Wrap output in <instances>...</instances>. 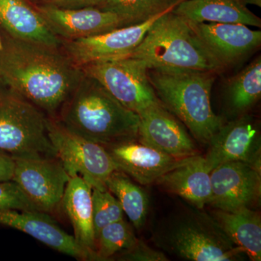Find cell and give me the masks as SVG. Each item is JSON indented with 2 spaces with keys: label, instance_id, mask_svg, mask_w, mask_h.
I'll list each match as a JSON object with an SVG mask.
<instances>
[{
  "label": "cell",
  "instance_id": "obj_31",
  "mask_svg": "<svg viewBox=\"0 0 261 261\" xmlns=\"http://www.w3.org/2000/svg\"><path fill=\"white\" fill-rule=\"evenodd\" d=\"M14 166L13 158L0 152V182L12 181Z\"/></svg>",
  "mask_w": 261,
  "mask_h": 261
},
{
  "label": "cell",
  "instance_id": "obj_13",
  "mask_svg": "<svg viewBox=\"0 0 261 261\" xmlns=\"http://www.w3.org/2000/svg\"><path fill=\"white\" fill-rule=\"evenodd\" d=\"M138 116L137 140L140 143L176 159L199 154L185 126L161 102L146 108Z\"/></svg>",
  "mask_w": 261,
  "mask_h": 261
},
{
  "label": "cell",
  "instance_id": "obj_33",
  "mask_svg": "<svg viewBox=\"0 0 261 261\" xmlns=\"http://www.w3.org/2000/svg\"><path fill=\"white\" fill-rule=\"evenodd\" d=\"M3 48V42H2L1 39H0V50Z\"/></svg>",
  "mask_w": 261,
  "mask_h": 261
},
{
  "label": "cell",
  "instance_id": "obj_28",
  "mask_svg": "<svg viewBox=\"0 0 261 261\" xmlns=\"http://www.w3.org/2000/svg\"><path fill=\"white\" fill-rule=\"evenodd\" d=\"M9 210L39 211L14 181L0 182V211Z\"/></svg>",
  "mask_w": 261,
  "mask_h": 261
},
{
  "label": "cell",
  "instance_id": "obj_14",
  "mask_svg": "<svg viewBox=\"0 0 261 261\" xmlns=\"http://www.w3.org/2000/svg\"><path fill=\"white\" fill-rule=\"evenodd\" d=\"M192 24L201 41L224 70L242 64L260 47V31L252 30L244 24Z\"/></svg>",
  "mask_w": 261,
  "mask_h": 261
},
{
  "label": "cell",
  "instance_id": "obj_25",
  "mask_svg": "<svg viewBox=\"0 0 261 261\" xmlns=\"http://www.w3.org/2000/svg\"><path fill=\"white\" fill-rule=\"evenodd\" d=\"M185 0H108L99 9L118 15L123 27L137 25L173 10Z\"/></svg>",
  "mask_w": 261,
  "mask_h": 261
},
{
  "label": "cell",
  "instance_id": "obj_1",
  "mask_svg": "<svg viewBox=\"0 0 261 261\" xmlns=\"http://www.w3.org/2000/svg\"><path fill=\"white\" fill-rule=\"evenodd\" d=\"M84 74L61 49L10 39L0 50V80L56 118Z\"/></svg>",
  "mask_w": 261,
  "mask_h": 261
},
{
  "label": "cell",
  "instance_id": "obj_29",
  "mask_svg": "<svg viewBox=\"0 0 261 261\" xmlns=\"http://www.w3.org/2000/svg\"><path fill=\"white\" fill-rule=\"evenodd\" d=\"M118 260L125 261H168L163 252L154 250L142 240H138L134 246L115 255Z\"/></svg>",
  "mask_w": 261,
  "mask_h": 261
},
{
  "label": "cell",
  "instance_id": "obj_21",
  "mask_svg": "<svg viewBox=\"0 0 261 261\" xmlns=\"http://www.w3.org/2000/svg\"><path fill=\"white\" fill-rule=\"evenodd\" d=\"M173 11L196 23H240L261 27L260 18L240 0H185Z\"/></svg>",
  "mask_w": 261,
  "mask_h": 261
},
{
  "label": "cell",
  "instance_id": "obj_22",
  "mask_svg": "<svg viewBox=\"0 0 261 261\" xmlns=\"http://www.w3.org/2000/svg\"><path fill=\"white\" fill-rule=\"evenodd\" d=\"M211 216L228 238L252 261L261 260V219L250 207L234 211L215 209Z\"/></svg>",
  "mask_w": 261,
  "mask_h": 261
},
{
  "label": "cell",
  "instance_id": "obj_24",
  "mask_svg": "<svg viewBox=\"0 0 261 261\" xmlns=\"http://www.w3.org/2000/svg\"><path fill=\"white\" fill-rule=\"evenodd\" d=\"M106 188L116 197L132 224L140 229L148 212V198L145 191L122 171H115L106 183Z\"/></svg>",
  "mask_w": 261,
  "mask_h": 261
},
{
  "label": "cell",
  "instance_id": "obj_23",
  "mask_svg": "<svg viewBox=\"0 0 261 261\" xmlns=\"http://www.w3.org/2000/svg\"><path fill=\"white\" fill-rule=\"evenodd\" d=\"M260 96L261 58L258 56L226 82L224 102L228 114L235 118L247 114Z\"/></svg>",
  "mask_w": 261,
  "mask_h": 261
},
{
  "label": "cell",
  "instance_id": "obj_20",
  "mask_svg": "<svg viewBox=\"0 0 261 261\" xmlns=\"http://www.w3.org/2000/svg\"><path fill=\"white\" fill-rule=\"evenodd\" d=\"M61 206L73 226L75 240L96 253L92 186L80 176H72L65 188Z\"/></svg>",
  "mask_w": 261,
  "mask_h": 261
},
{
  "label": "cell",
  "instance_id": "obj_19",
  "mask_svg": "<svg viewBox=\"0 0 261 261\" xmlns=\"http://www.w3.org/2000/svg\"><path fill=\"white\" fill-rule=\"evenodd\" d=\"M166 191L179 196L196 208L203 209L211 197V172L200 154L185 158L156 181Z\"/></svg>",
  "mask_w": 261,
  "mask_h": 261
},
{
  "label": "cell",
  "instance_id": "obj_18",
  "mask_svg": "<svg viewBox=\"0 0 261 261\" xmlns=\"http://www.w3.org/2000/svg\"><path fill=\"white\" fill-rule=\"evenodd\" d=\"M0 27L15 40L56 49L63 45L37 8L25 0H0Z\"/></svg>",
  "mask_w": 261,
  "mask_h": 261
},
{
  "label": "cell",
  "instance_id": "obj_12",
  "mask_svg": "<svg viewBox=\"0 0 261 261\" xmlns=\"http://www.w3.org/2000/svg\"><path fill=\"white\" fill-rule=\"evenodd\" d=\"M211 197L208 205L234 211L258 204L261 172L247 163L231 161L219 165L211 172Z\"/></svg>",
  "mask_w": 261,
  "mask_h": 261
},
{
  "label": "cell",
  "instance_id": "obj_30",
  "mask_svg": "<svg viewBox=\"0 0 261 261\" xmlns=\"http://www.w3.org/2000/svg\"><path fill=\"white\" fill-rule=\"evenodd\" d=\"M108 0H42L43 4L66 9L85 8H99Z\"/></svg>",
  "mask_w": 261,
  "mask_h": 261
},
{
  "label": "cell",
  "instance_id": "obj_3",
  "mask_svg": "<svg viewBox=\"0 0 261 261\" xmlns=\"http://www.w3.org/2000/svg\"><path fill=\"white\" fill-rule=\"evenodd\" d=\"M217 74L194 70H147L149 82L161 104L203 144L208 143L223 124L211 103V90Z\"/></svg>",
  "mask_w": 261,
  "mask_h": 261
},
{
  "label": "cell",
  "instance_id": "obj_26",
  "mask_svg": "<svg viewBox=\"0 0 261 261\" xmlns=\"http://www.w3.org/2000/svg\"><path fill=\"white\" fill-rule=\"evenodd\" d=\"M138 239L124 219L101 229L96 238L95 252L99 260H108L135 245Z\"/></svg>",
  "mask_w": 261,
  "mask_h": 261
},
{
  "label": "cell",
  "instance_id": "obj_5",
  "mask_svg": "<svg viewBox=\"0 0 261 261\" xmlns=\"http://www.w3.org/2000/svg\"><path fill=\"white\" fill-rule=\"evenodd\" d=\"M203 209H185L168 217L152 235L159 248L192 261H232L245 255Z\"/></svg>",
  "mask_w": 261,
  "mask_h": 261
},
{
  "label": "cell",
  "instance_id": "obj_8",
  "mask_svg": "<svg viewBox=\"0 0 261 261\" xmlns=\"http://www.w3.org/2000/svg\"><path fill=\"white\" fill-rule=\"evenodd\" d=\"M82 68L122 106L137 114L161 102L149 82L148 66L142 60L126 57L91 63Z\"/></svg>",
  "mask_w": 261,
  "mask_h": 261
},
{
  "label": "cell",
  "instance_id": "obj_11",
  "mask_svg": "<svg viewBox=\"0 0 261 261\" xmlns=\"http://www.w3.org/2000/svg\"><path fill=\"white\" fill-rule=\"evenodd\" d=\"M165 13L137 25L121 27L92 37L64 41L61 49L80 68L97 62L126 58L140 44L154 22Z\"/></svg>",
  "mask_w": 261,
  "mask_h": 261
},
{
  "label": "cell",
  "instance_id": "obj_15",
  "mask_svg": "<svg viewBox=\"0 0 261 261\" xmlns=\"http://www.w3.org/2000/svg\"><path fill=\"white\" fill-rule=\"evenodd\" d=\"M0 224L30 235L53 250L83 260H99L97 254L65 232L47 213L39 211H0Z\"/></svg>",
  "mask_w": 261,
  "mask_h": 261
},
{
  "label": "cell",
  "instance_id": "obj_7",
  "mask_svg": "<svg viewBox=\"0 0 261 261\" xmlns=\"http://www.w3.org/2000/svg\"><path fill=\"white\" fill-rule=\"evenodd\" d=\"M48 129L57 157L70 177L80 176L92 189L107 190L106 181L117 168L106 147L67 129L56 118H49Z\"/></svg>",
  "mask_w": 261,
  "mask_h": 261
},
{
  "label": "cell",
  "instance_id": "obj_4",
  "mask_svg": "<svg viewBox=\"0 0 261 261\" xmlns=\"http://www.w3.org/2000/svg\"><path fill=\"white\" fill-rule=\"evenodd\" d=\"M173 10L166 12L154 22L128 57L145 61L149 68L224 72L201 41L192 22Z\"/></svg>",
  "mask_w": 261,
  "mask_h": 261
},
{
  "label": "cell",
  "instance_id": "obj_17",
  "mask_svg": "<svg viewBox=\"0 0 261 261\" xmlns=\"http://www.w3.org/2000/svg\"><path fill=\"white\" fill-rule=\"evenodd\" d=\"M104 147L118 171L145 186L155 184L163 175L178 166L185 159L172 157L137 140Z\"/></svg>",
  "mask_w": 261,
  "mask_h": 261
},
{
  "label": "cell",
  "instance_id": "obj_10",
  "mask_svg": "<svg viewBox=\"0 0 261 261\" xmlns=\"http://www.w3.org/2000/svg\"><path fill=\"white\" fill-rule=\"evenodd\" d=\"M204 157L210 172L223 163L240 161L261 171L260 123L245 114L224 123L209 141Z\"/></svg>",
  "mask_w": 261,
  "mask_h": 261
},
{
  "label": "cell",
  "instance_id": "obj_16",
  "mask_svg": "<svg viewBox=\"0 0 261 261\" xmlns=\"http://www.w3.org/2000/svg\"><path fill=\"white\" fill-rule=\"evenodd\" d=\"M36 8L51 30L63 42L92 37L123 27L118 15L98 8L66 9L45 4Z\"/></svg>",
  "mask_w": 261,
  "mask_h": 261
},
{
  "label": "cell",
  "instance_id": "obj_2",
  "mask_svg": "<svg viewBox=\"0 0 261 261\" xmlns=\"http://www.w3.org/2000/svg\"><path fill=\"white\" fill-rule=\"evenodd\" d=\"M58 121L70 132L103 146L138 139V114L85 73L62 108Z\"/></svg>",
  "mask_w": 261,
  "mask_h": 261
},
{
  "label": "cell",
  "instance_id": "obj_32",
  "mask_svg": "<svg viewBox=\"0 0 261 261\" xmlns=\"http://www.w3.org/2000/svg\"><path fill=\"white\" fill-rule=\"evenodd\" d=\"M243 4L245 5H253L260 8L261 7V0H240Z\"/></svg>",
  "mask_w": 261,
  "mask_h": 261
},
{
  "label": "cell",
  "instance_id": "obj_27",
  "mask_svg": "<svg viewBox=\"0 0 261 261\" xmlns=\"http://www.w3.org/2000/svg\"><path fill=\"white\" fill-rule=\"evenodd\" d=\"M92 212L95 240L105 226L123 219L121 204L108 190L92 189Z\"/></svg>",
  "mask_w": 261,
  "mask_h": 261
},
{
  "label": "cell",
  "instance_id": "obj_9",
  "mask_svg": "<svg viewBox=\"0 0 261 261\" xmlns=\"http://www.w3.org/2000/svg\"><path fill=\"white\" fill-rule=\"evenodd\" d=\"M13 159L12 181L18 185L38 210L49 214L61 205L70 177L58 158Z\"/></svg>",
  "mask_w": 261,
  "mask_h": 261
},
{
  "label": "cell",
  "instance_id": "obj_6",
  "mask_svg": "<svg viewBox=\"0 0 261 261\" xmlns=\"http://www.w3.org/2000/svg\"><path fill=\"white\" fill-rule=\"evenodd\" d=\"M49 118L10 91L0 101V152L13 159L58 158L49 137Z\"/></svg>",
  "mask_w": 261,
  "mask_h": 261
}]
</instances>
